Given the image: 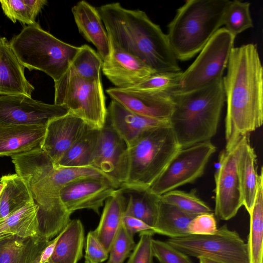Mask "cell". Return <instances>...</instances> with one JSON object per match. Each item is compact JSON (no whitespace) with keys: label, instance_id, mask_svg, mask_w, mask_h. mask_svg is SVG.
Wrapping results in <instances>:
<instances>
[{"label":"cell","instance_id":"cell-1","mask_svg":"<svg viewBox=\"0 0 263 263\" xmlns=\"http://www.w3.org/2000/svg\"><path fill=\"white\" fill-rule=\"evenodd\" d=\"M222 85L227 103L225 149L263 123V68L256 46L234 47Z\"/></svg>","mask_w":263,"mask_h":263},{"label":"cell","instance_id":"cell-2","mask_svg":"<svg viewBox=\"0 0 263 263\" xmlns=\"http://www.w3.org/2000/svg\"><path fill=\"white\" fill-rule=\"evenodd\" d=\"M97 9L107 33L123 50L157 73L181 71L166 34L145 12L126 9L117 2Z\"/></svg>","mask_w":263,"mask_h":263},{"label":"cell","instance_id":"cell-3","mask_svg":"<svg viewBox=\"0 0 263 263\" xmlns=\"http://www.w3.org/2000/svg\"><path fill=\"white\" fill-rule=\"evenodd\" d=\"M11 158L16 174L27 183L39 213L66 212L59 199V192L68 183L88 177H108L90 166L57 165L41 148L13 156Z\"/></svg>","mask_w":263,"mask_h":263},{"label":"cell","instance_id":"cell-4","mask_svg":"<svg viewBox=\"0 0 263 263\" xmlns=\"http://www.w3.org/2000/svg\"><path fill=\"white\" fill-rule=\"evenodd\" d=\"M171 95L174 106L170 126L180 148L210 141L225 102L222 79L201 89Z\"/></svg>","mask_w":263,"mask_h":263},{"label":"cell","instance_id":"cell-5","mask_svg":"<svg viewBox=\"0 0 263 263\" xmlns=\"http://www.w3.org/2000/svg\"><path fill=\"white\" fill-rule=\"evenodd\" d=\"M228 0H187L167 26V40L175 58L186 61L203 48L223 25Z\"/></svg>","mask_w":263,"mask_h":263},{"label":"cell","instance_id":"cell-6","mask_svg":"<svg viewBox=\"0 0 263 263\" xmlns=\"http://www.w3.org/2000/svg\"><path fill=\"white\" fill-rule=\"evenodd\" d=\"M9 42L24 67L42 71L54 82L67 71L79 50L44 30L37 23L25 26Z\"/></svg>","mask_w":263,"mask_h":263},{"label":"cell","instance_id":"cell-7","mask_svg":"<svg viewBox=\"0 0 263 263\" xmlns=\"http://www.w3.org/2000/svg\"><path fill=\"white\" fill-rule=\"evenodd\" d=\"M180 149L170 125L146 131L128 148L127 178L121 187H149Z\"/></svg>","mask_w":263,"mask_h":263},{"label":"cell","instance_id":"cell-8","mask_svg":"<svg viewBox=\"0 0 263 263\" xmlns=\"http://www.w3.org/2000/svg\"><path fill=\"white\" fill-rule=\"evenodd\" d=\"M106 98L101 80H89L70 66L54 82V104L83 120L91 128L100 129L106 123Z\"/></svg>","mask_w":263,"mask_h":263},{"label":"cell","instance_id":"cell-9","mask_svg":"<svg viewBox=\"0 0 263 263\" xmlns=\"http://www.w3.org/2000/svg\"><path fill=\"white\" fill-rule=\"evenodd\" d=\"M235 36L224 27L211 37L199 54L184 71L173 92L185 93L206 87L221 80L227 68Z\"/></svg>","mask_w":263,"mask_h":263},{"label":"cell","instance_id":"cell-10","mask_svg":"<svg viewBox=\"0 0 263 263\" xmlns=\"http://www.w3.org/2000/svg\"><path fill=\"white\" fill-rule=\"evenodd\" d=\"M166 242L188 256L221 263H250L247 243L226 224L212 235L169 238Z\"/></svg>","mask_w":263,"mask_h":263},{"label":"cell","instance_id":"cell-11","mask_svg":"<svg viewBox=\"0 0 263 263\" xmlns=\"http://www.w3.org/2000/svg\"><path fill=\"white\" fill-rule=\"evenodd\" d=\"M216 150L211 141L179 149L149 187L150 190L161 196L194 182L203 175L209 160Z\"/></svg>","mask_w":263,"mask_h":263},{"label":"cell","instance_id":"cell-12","mask_svg":"<svg viewBox=\"0 0 263 263\" xmlns=\"http://www.w3.org/2000/svg\"><path fill=\"white\" fill-rule=\"evenodd\" d=\"M248 136L242 137L231 149H224L220 154L218 167L214 176V215L220 220L232 218L242 205L237 161Z\"/></svg>","mask_w":263,"mask_h":263},{"label":"cell","instance_id":"cell-13","mask_svg":"<svg viewBox=\"0 0 263 263\" xmlns=\"http://www.w3.org/2000/svg\"><path fill=\"white\" fill-rule=\"evenodd\" d=\"M63 106L25 95L0 96V124L46 126L51 120L68 113Z\"/></svg>","mask_w":263,"mask_h":263},{"label":"cell","instance_id":"cell-14","mask_svg":"<svg viewBox=\"0 0 263 263\" xmlns=\"http://www.w3.org/2000/svg\"><path fill=\"white\" fill-rule=\"evenodd\" d=\"M90 166L103 173L119 188L125 182L128 171V147L106 122L100 130Z\"/></svg>","mask_w":263,"mask_h":263},{"label":"cell","instance_id":"cell-15","mask_svg":"<svg viewBox=\"0 0 263 263\" xmlns=\"http://www.w3.org/2000/svg\"><path fill=\"white\" fill-rule=\"evenodd\" d=\"M118 189L107 177L82 178L64 186L59 192V199L70 214L81 209L92 210L99 214L100 208Z\"/></svg>","mask_w":263,"mask_h":263},{"label":"cell","instance_id":"cell-16","mask_svg":"<svg viewBox=\"0 0 263 263\" xmlns=\"http://www.w3.org/2000/svg\"><path fill=\"white\" fill-rule=\"evenodd\" d=\"M108 35L109 53L103 61L102 70L117 88L134 87L157 73L140 59L123 50Z\"/></svg>","mask_w":263,"mask_h":263},{"label":"cell","instance_id":"cell-17","mask_svg":"<svg viewBox=\"0 0 263 263\" xmlns=\"http://www.w3.org/2000/svg\"><path fill=\"white\" fill-rule=\"evenodd\" d=\"M106 92L112 100L130 111L144 117L170 120L174 109L172 93L117 87L107 89Z\"/></svg>","mask_w":263,"mask_h":263},{"label":"cell","instance_id":"cell-18","mask_svg":"<svg viewBox=\"0 0 263 263\" xmlns=\"http://www.w3.org/2000/svg\"><path fill=\"white\" fill-rule=\"evenodd\" d=\"M89 126L81 119L68 112L50 121L41 148L55 164L85 134Z\"/></svg>","mask_w":263,"mask_h":263},{"label":"cell","instance_id":"cell-19","mask_svg":"<svg viewBox=\"0 0 263 263\" xmlns=\"http://www.w3.org/2000/svg\"><path fill=\"white\" fill-rule=\"evenodd\" d=\"M106 122L124 140L128 148L146 131L170 125V120L156 119L137 114L112 100L107 108Z\"/></svg>","mask_w":263,"mask_h":263},{"label":"cell","instance_id":"cell-20","mask_svg":"<svg viewBox=\"0 0 263 263\" xmlns=\"http://www.w3.org/2000/svg\"><path fill=\"white\" fill-rule=\"evenodd\" d=\"M24 69L10 42L0 37V96L31 97L34 87L26 78Z\"/></svg>","mask_w":263,"mask_h":263},{"label":"cell","instance_id":"cell-21","mask_svg":"<svg viewBox=\"0 0 263 263\" xmlns=\"http://www.w3.org/2000/svg\"><path fill=\"white\" fill-rule=\"evenodd\" d=\"M46 126L0 124V156H13L41 148Z\"/></svg>","mask_w":263,"mask_h":263},{"label":"cell","instance_id":"cell-22","mask_svg":"<svg viewBox=\"0 0 263 263\" xmlns=\"http://www.w3.org/2000/svg\"><path fill=\"white\" fill-rule=\"evenodd\" d=\"M80 33L97 48L104 60L109 53V39L97 9L85 1L77 3L71 8Z\"/></svg>","mask_w":263,"mask_h":263},{"label":"cell","instance_id":"cell-23","mask_svg":"<svg viewBox=\"0 0 263 263\" xmlns=\"http://www.w3.org/2000/svg\"><path fill=\"white\" fill-rule=\"evenodd\" d=\"M39 235L22 237L11 235L0 239V263H39L49 243Z\"/></svg>","mask_w":263,"mask_h":263},{"label":"cell","instance_id":"cell-24","mask_svg":"<svg viewBox=\"0 0 263 263\" xmlns=\"http://www.w3.org/2000/svg\"><path fill=\"white\" fill-rule=\"evenodd\" d=\"M126 200L124 215L139 219L154 228L158 213L160 196L149 187H121Z\"/></svg>","mask_w":263,"mask_h":263},{"label":"cell","instance_id":"cell-25","mask_svg":"<svg viewBox=\"0 0 263 263\" xmlns=\"http://www.w3.org/2000/svg\"><path fill=\"white\" fill-rule=\"evenodd\" d=\"M126 200L120 189L108 198L97 228L93 233L109 253L113 241L122 223Z\"/></svg>","mask_w":263,"mask_h":263},{"label":"cell","instance_id":"cell-26","mask_svg":"<svg viewBox=\"0 0 263 263\" xmlns=\"http://www.w3.org/2000/svg\"><path fill=\"white\" fill-rule=\"evenodd\" d=\"M84 230L79 219L71 220L59 234L53 253V263H78L83 256Z\"/></svg>","mask_w":263,"mask_h":263},{"label":"cell","instance_id":"cell-27","mask_svg":"<svg viewBox=\"0 0 263 263\" xmlns=\"http://www.w3.org/2000/svg\"><path fill=\"white\" fill-rule=\"evenodd\" d=\"M247 137L237 161L242 205L250 212L256 194L259 175L256 169V155Z\"/></svg>","mask_w":263,"mask_h":263},{"label":"cell","instance_id":"cell-28","mask_svg":"<svg viewBox=\"0 0 263 263\" xmlns=\"http://www.w3.org/2000/svg\"><path fill=\"white\" fill-rule=\"evenodd\" d=\"M0 182L4 184L0 196V221L25 205L34 203L27 183L16 173L2 176Z\"/></svg>","mask_w":263,"mask_h":263},{"label":"cell","instance_id":"cell-29","mask_svg":"<svg viewBox=\"0 0 263 263\" xmlns=\"http://www.w3.org/2000/svg\"><path fill=\"white\" fill-rule=\"evenodd\" d=\"M250 214L247 243L250 263H263V170L261 167L255 198Z\"/></svg>","mask_w":263,"mask_h":263},{"label":"cell","instance_id":"cell-30","mask_svg":"<svg viewBox=\"0 0 263 263\" xmlns=\"http://www.w3.org/2000/svg\"><path fill=\"white\" fill-rule=\"evenodd\" d=\"M196 216L165 203L160 198L158 216L154 232L170 238L189 235L188 226Z\"/></svg>","mask_w":263,"mask_h":263},{"label":"cell","instance_id":"cell-31","mask_svg":"<svg viewBox=\"0 0 263 263\" xmlns=\"http://www.w3.org/2000/svg\"><path fill=\"white\" fill-rule=\"evenodd\" d=\"M35 203L28 204L0 221V239L11 235L27 237L37 235Z\"/></svg>","mask_w":263,"mask_h":263},{"label":"cell","instance_id":"cell-32","mask_svg":"<svg viewBox=\"0 0 263 263\" xmlns=\"http://www.w3.org/2000/svg\"><path fill=\"white\" fill-rule=\"evenodd\" d=\"M100 129L89 126L83 136L66 152L56 165L66 167L90 166Z\"/></svg>","mask_w":263,"mask_h":263},{"label":"cell","instance_id":"cell-33","mask_svg":"<svg viewBox=\"0 0 263 263\" xmlns=\"http://www.w3.org/2000/svg\"><path fill=\"white\" fill-rule=\"evenodd\" d=\"M47 3L46 0H0L4 14L11 21L28 26L36 23V17Z\"/></svg>","mask_w":263,"mask_h":263},{"label":"cell","instance_id":"cell-34","mask_svg":"<svg viewBox=\"0 0 263 263\" xmlns=\"http://www.w3.org/2000/svg\"><path fill=\"white\" fill-rule=\"evenodd\" d=\"M103 60L92 48L87 45L79 47L70 66L81 77L89 80L101 79Z\"/></svg>","mask_w":263,"mask_h":263},{"label":"cell","instance_id":"cell-35","mask_svg":"<svg viewBox=\"0 0 263 263\" xmlns=\"http://www.w3.org/2000/svg\"><path fill=\"white\" fill-rule=\"evenodd\" d=\"M250 8V3L249 2L230 1L224 16L223 25L235 37L253 27Z\"/></svg>","mask_w":263,"mask_h":263},{"label":"cell","instance_id":"cell-36","mask_svg":"<svg viewBox=\"0 0 263 263\" xmlns=\"http://www.w3.org/2000/svg\"><path fill=\"white\" fill-rule=\"evenodd\" d=\"M160 199L190 214L197 215L212 212L211 208L196 195L193 189L190 192L174 190L160 196Z\"/></svg>","mask_w":263,"mask_h":263},{"label":"cell","instance_id":"cell-37","mask_svg":"<svg viewBox=\"0 0 263 263\" xmlns=\"http://www.w3.org/2000/svg\"><path fill=\"white\" fill-rule=\"evenodd\" d=\"M182 72L155 73L130 88L155 93H172L178 86Z\"/></svg>","mask_w":263,"mask_h":263},{"label":"cell","instance_id":"cell-38","mask_svg":"<svg viewBox=\"0 0 263 263\" xmlns=\"http://www.w3.org/2000/svg\"><path fill=\"white\" fill-rule=\"evenodd\" d=\"M136 246L134 236L122 223L109 251L108 263H124Z\"/></svg>","mask_w":263,"mask_h":263},{"label":"cell","instance_id":"cell-39","mask_svg":"<svg viewBox=\"0 0 263 263\" xmlns=\"http://www.w3.org/2000/svg\"><path fill=\"white\" fill-rule=\"evenodd\" d=\"M152 249L154 257L160 263H194L187 255L175 249L166 241L153 239Z\"/></svg>","mask_w":263,"mask_h":263},{"label":"cell","instance_id":"cell-40","mask_svg":"<svg viewBox=\"0 0 263 263\" xmlns=\"http://www.w3.org/2000/svg\"><path fill=\"white\" fill-rule=\"evenodd\" d=\"M155 234L152 231L140 233V239L129 256L126 263H154V256L152 249V236Z\"/></svg>","mask_w":263,"mask_h":263},{"label":"cell","instance_id":"cell-41","mask_svg":"<svg viewBox=\"0 0 263 263\" xmlns=\"http://www.w3.org/2000/svg\"><path fill=\"white\" fill-rule=\"evenodd\" d=\"M217 231L215 216L212 212L196 215L187 227L189 235H209L215 234Z\"/></svg>","mask_w":263,"mask_h":263},{"label":"cell","instance_id":"cell-42","mask_svg":"<svg viewBox=\"0 0 263 263\" xmlns=\"http://www.w3.org/2000/svg\"><path fill=\"white\" fill-rule=\"evenodd\" d=\"M108 254L93 231H89L86 237L85 263H101L108 258Z\"/></svg>","mask_w":263,"mask_h":263},{"label":"cell","instance_id":"cell-43","mask_svg":"<svg viewBox=\"0 0 263 263\" xmlns=\"http://www.w3.org/2000/svg\"><path fill=\"white\" fill-rule=\"evenodd\" d=\"M122 223L127 231L133 236L138 232L140 233L146 231H152L154 233L153 228L143 221L132 216L124 215Z\"/></svg>","mask_w":263,"mask_h":263},{"label":"cell","instance_id":"cell-44","mask_svg":"<svg viewBox=\"0 0 263 263\" xmlns=\"http://www.w3.org/2000/svg\"><path fill=\"white\" fill-rule=\"evenodd\" d=\"M59 235L54 239L50 240L49 243L42 252L39 263H44L50 259L53 253Z\"/></svg>","mask_w":263,"mask_h":263},{"label":"cell","instance_id":"cell-45","mask_svg":"<svg viewBox=\"0 0 263 263\" xmlns=\"http://www.w3.org/2000/svg\"><path fill=\"white\" fill-rule=\"evenodd\" d=\"M199 263H221L218 261H214L205 258H199Z\"/></svg>","mask_w":263,"mask_h":263},{"label":"cell","instance_id":"cell-46","mask_svg":"<svg viewBox=\"0 0 263 263\" xmlns=\"http://www.w3.org/2000/svg\"><path fill=\"white\" fill-rule=\"evenodd\" d=\"M4 187V184L3 182H0V196L3 192Z\"/></svg>","mask_w":263,"mask_h":263},{"label":"cell","instance_id":"cell-47","mask_svg":"<svg viewBox=\"0 0 263 263\" xmlns=\"http://www.w3.org/2000/svg\"><path fill=\"white\" fill-rule=\"evenodd\" d=\"M44 263H53V262L52 261H51L50 260H49Z\"/></svg>","mask_w":263,"mask_h":263},{"label":"cell","instance_id":"cell-48","mask_svg":"<svg viewBox=\"0 0 263 263\" xmlns=\"http://www.w3.org/2000/svg\"><path fill=\"white\" fill-rule=\"evenodd\" d=\"M106 263H108V261Z\"/></svg>","mask_w":263,"mask_h":263}]
</instances>
